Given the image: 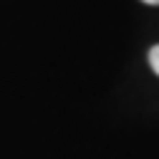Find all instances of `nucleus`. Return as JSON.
Here are the masks:
<instances>
[{"label": "nucleus", "mask_w": 159, "mask_h": 159, "mask_svg": "<svg viewBox=\"0 0 159 159\" xmlns=\"http://www.w3.org/2000/svg\"><path fill=\"white\" fill-rule=\"evenodd\" d=\"M149 66H152V71L159 76V46H154V48L149 51Z\"/></svg>", "instance_id": "obj_1"}, {"label": "nucleus", "mask_w": 159, "mask_h": 159, "mask_svg": "<svg viewBox=\"0 0 159 159\" xmlns=\"http://www.w3.org/2000/svg\"><path fill=\"white\" fill-rule=\"evenodd\" d=\"M142 3H147V5H159V0H142Z\"/></svg>", "instance_id": "obj_2"}]
</instances>
